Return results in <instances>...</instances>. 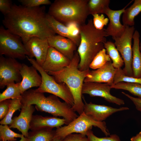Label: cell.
<instances>
[{
    "label": "cell",
    "instance_id": "4316f807",
    "mask_svg": "<svg viewBox=\"0 0 141 141\" xmlns=\"http://www.w3.org/2000/svg\"><path fill=\"white\" fill-rule=\"evenodd\" d=\"M20 82L13 83L8 85L6 89L0 94V102L8 99H21Z\"/></svg>",
    "mask_w": 141,
    "mask_h": 141
},
{
    "label": "cell",
    "instance_id": "3957f363",
    "mask_svg": "<svg viewBox=\"0 0 141 141\" xmlns=\"http://www.w3.org/2000/svg\"><path fill=\"white\" fill-rule=\"evenodd\" d=\"M80 61L79 55L77 52H75L68 66L58 72L47 73L52 75L57 83H64L67 86L74 99V104L72 108L79 115L84 110L82 92L84 81L90 71L89 69L79 70L78 66Z\"/></svg>",
    "mask_w": 141,
    "mask_h": 141
},
{
    "label": "cell",
    "instance_id": "4fadbf2b",
    "mask_svg": "<svg viewBox=\"0 0 141 141\" xmlns=\"http://www.w3.org/2000/svg\"><path fill=\"white\" fill-rule=\"evenodd\" d=\"M129 109V108L126 107L116 108L104 105L97 104L91 102L88 103L85 101L83 112L95 120L102 122L116 112Z\"/></svg>",
    "mask_w": 141,
    "mask_h": 141
},
{
    "label": "cell",
    "instance_id": "52a82bcc",
    "mask_svg": "<svg viewBox=\"0 0 141 141\" xmlns=\"http://www.w3.org/2000/svg\"><path fill=\"white\" fill-rule=\"evenodd\" d=\"M26 57L41 74L42 83L38 87L35 89L38 92L51 93L62 99L72 107L74 100L72 94L68 87L64 83H58L54 77L44 71L36 60L33 58Z\"/></svg>",
    "mask_w": 141,
    "mask_h": 141
},
{
    "label": "cell",
    "instance_id": "ab89813d",
    "mask_svg": "<svg viewBox=\"0 0 141 141\" xmlns=\"http://www.w3.org/2000/svg\"><path fill=\"white\" fill-rule=\"evenodd\" d=\"M130 140L131 141H141V131L135 136L132 137Z\"/></svg>",
    "mask_w": 141,
    "mask_h": 141
},
{
    "label": "cell",
    "instance_id": "9a60e30c",
    "mask_svg": "<svg viewBox=\"0 0 141 141\" xmlns=\"http://www.w3.org/2000/svg\"><path fill=\"white\" fill-rule=\"evenodd\" d=\"M24 45L30 55V58L35 57L37 62L41 66L45 60L49 47L47 39L33 37Z\"/></svg>",
    "mask_w": 141,
    "mask_h": 141
},
{
    "label": "cell",
    "instance_id": "44dd1931",
    "mask_svg": "<svg viewBox=\"0 0 141 141\" xmlns=\"http://www.w3.org/2000/svg\"><path fill=\"white\" fill-rule=\"evenodd\" d=\"M140 34L135 30L133 36L132 68L133 77L141 78V53L139 49Z\"/></svg>",
    "mask_w": 141,
    "mask_h": 141
},
{
    "label": "cell",
    "instance_id": "5b68a950",
    "mask_svg": "<svg viewBox=\"0 0 141 141\" xmlns=\"http://www.w3.org/2000/svg\"><path fill=\"white\" fill-rule=\"evenodd\" d=\"M89 0H56L51 3L47 13L67 26L72 23L79 26L85 23L88 16Z\"/></svg>",
    "mask_w": 141,
    "mask_h": 141
},
{
    "label": "cell",
    "instance_id": "e575fe53",
    "mask_svg": "<svg viewBox=\"0 0 141 141\" xmlns=\"http://www.w3.org/2000/svg\"><path fill=\"white\" fill-rule=\"evenodd\" d=\"M18 1L22 5L30 7H36L42 5H51V4L49 0H19Z\"/></svg>",
    "mask_w": 141,
    "mask_h": 141
},
{
    "label": "cell",
    "instance_id": "ac0fdd59",
    "mask_svg": "<svg viewBox=\"0 0 141 141\" xmlns=\"http://www.w3.org/2000/svg\"><path fill=\"white\" fill-rule=\"evenodd\" d=\"M37 70L33 66H29L25 64H22L20 70L22 80L20 85L21 94L32 87H39L41 85L42 77Z\"/></svg>",
    "mask_w": 141,
    "mask_h": 141
},
{
    "label": "cell",
    "instance_id": "83f0119b",
    "mask_svg": "<svg viewBox=\"0 0 141 141\" xmlns=\"http://www.w3.org/2000/svg\"><path fill=\"white\" fill-rule=\"evenodd\" d=\"M111 87L127 91L133 95L141 98V85L139 84L121 82L113 84Z\"/></svg>",
    "mask_w": 141,
    "mask_h": 141
},
{
    "label": "cell",
    "instance_id": "e0dca14e",
    "mask_svg": "<svg viewBox=\"0 0 141 141\" xmlns=\"http://www.w3.org/2000/svg\"><path fill=\"white\" fill-rule=\"evenodd\" d=\"M133 1H130L125 7L120 10H113L109 8L106 10L105 14L107 15L109 21L108 26L105 29L106 32L108 36H111L113 39L120 36L123 33L126 26L121 23L120 16L126 7Z\"/></svg>",
    "mask_w": 141,
    "mask_h": 141
},
{
    "label": "cell",
    "instance_id": "6da1fadb",
    "mask_svg": "<svg viewBox=\"0 0 141 141\" xmlns=\"http://www.w3.org/2000/svg\"><path fill=\"white\" fill-rule=\"evenodd\" d=\"M45 6L30 7L13 4L10 12L4 16V26L26 44L33 37L47 38L56 35L46 19Z\"/></svg>",
    "mask_w": 141,
    "mask_h": 141
},
{
    "label": "cell",
    "instance_id": "5bb4252c",
    "mask_svg": "<svg viewBox=\"0 0 141 141\" xmlns=\"http://www.w3.org/2000/svg\"><path fill=\"white\" fill-rule=\"evenodd\" d=\"M116 70L113 65L111 60L98 69L90 70L85 79L84 83H107L111 86L114 84Z\"/></svg>",
    "mask_w": 141,
    "mask_h": 141
},
{
    "label": "cell",
    "instance_id": "74e56055",
    "mask_svg": "<svg viewBox=\"0 0 141 141\" xmlns=\"http://www.w3.org/2000/svg\"><path fill=\"white\" fill-rule=\"evenodd\" d=\"M61 141H88V139L85 135L73 133L67 136Z\"/></svg>",
    "mask_w": 141,
    "mask_h": 141
},
{
    "label": "cell",
    "instance_id": "f35d334b",
    "mask_svg": "<svg viewBox=\"0 0 141 141\" xmlns=\"http://www.w3.org/2000/svg\"><path fill=\"white\" fill-rule=\"evenodd\" d=\"M122 93L130 99L134 104L136 109L141 112V98L133 97L123 92Z\"/></svg>",
    "mask_w": 141,
    "mask_h": 141
},
{
    "label": "cell",
    "instance_id": "d6986e66",
    "mask_svg": "<svg viewBox=\"0 0 141 141\" xmlns=\"http://www.w3.org/2000/svg\"><path fill=\"white\" fill-rule=\"evenodd\" d=\"M49 46L53 48L70 60L73 58L77 46L71 40L55 35L48 39Z\"/></svg>",
    "mask_w": 141,
    "mask_h": 141
},
{
    "label": "cell",
    "instance_id": "8992f818",
    "mask_svg": "<svg viewBox=\"0 0 141 141\" xmlns=\"http://www.w3.org/2000/svg\"><path fill=\"white\" fill-rule=\"evenodd\" d=\"M93 126L99 128L106 136L110 135L105 121H96L83 111L68 124L56 128L55 137L59 138L62 140L67 136L74 133L86 136Z\"/></svg>",
    "mask_w": 141,
    "mask_h": 141
},
{
    "label": "cell",
    "instance_id": "484cf974",
    "mask_svg": "<svg viewBox=\"0 0 141 141\" xmlns=\"http://www.w3.org/2000/svg\"><path fill=\"white\" fill-rule=\"evenodd\" d=\"M109 0H89L87 7L89 15L105 14L109 8Z\"/></svg>",
    "mask_w": 141,
    "mask_h": 141
},
{
    "label": "cell",
    "instance_id": "9c48e42d",
    "mask_svg": "<svg viewBox=\"0 0 141 141\" xmlns=\"http://www.w3.org/2000/svg\"><path fill=\"white\" fill-rule=\"evenodd\" d=\"M135 31L134 26H126L122 34L119 37L113 39L115 40V45L120 53L124 62L123 71L126 75L130 77H133L132 68V40Z\"/></svg>",
    "mask_w": 141,
    "mask_h": 141
},
{
    "label": "cell",
    "instance_id": "f546056e",
    "mask_svg": "<svg viewBox=\"0 0 141 141\" xmlns=\"http://www.w3.org/2000/svg\"><path fill=\"white\" fill-rule=\"evenodd\" d=\"M111 60L107 54L105 49L104 48L95 56L90 65L89 68L94 70L97 69L102 67Z\"/></svg>",
    "mask_w": 141,
    "mask_h": 141
},
{
    "label": "cell",
    "instance_id": "4dcf8cb0",
    "mask_svg": "<svg viewBox=\"0 0 141 141\" xmlns=\"http://www.w3.org/2000/svg\"><path fill=\"white\" fill-rule=\"evenodd\" d=\"M22 134L16 133L11 130L8 125H0V139L5 141H15L16 138H21Z\"/></svg>",
    "mask_w": 141,
    "mask_h": 141
},
{
    "label": "cell",
    "instance_id": "ba28073f",
    "mask_svg": "<svg viewBox=\"0 0 141 141\" xmlns=\"http://www.w3.org/2000/svg\"><path fill=\"white\" fill-rule=\"evenodd\" d=\"M0 55L21 60L26 56L30 57L21 38L2 26L0 27Z\"/></svg>",
    "mask_w": 141,
    "mask_h": 141
},
{
    "label": "cell",
    "instance_id": "603a6c76",
    "mask_svg": "<svg viewBox=\"0 0 141 141\" xmlns=\"http://www.w3.org/2000/svg\"><path fill=\"white\" fill-rule=\"evenodd\" d=\"M141 12V0H135L133 3L126 8L123 13L122 20L123 24L130 26H134L135 17Z\"/></svg>",
    "mask_w": 141,
    "mask_h": 141
},
{
    "label": "cell",
    "instance_id": "f1b7e54d",
    "mask_svg": "<svg viewBox=\"0 0 141 141\" xmlns=\"http://www.w3.org/2000/svg\"><path fill=\"white\" fill-rule=\"evenodd\" d=\"M21 99H11L8 113L5 117L1 120L0 124L1 125H10L13 122L12 118L14 113L18 110L21 109L22 104Z\"/></svg>",
    "mask_w": 141,
    "mask_h": 141
},
{
    "label": "cell",
    "instance_id": "1f68e13d",
    "mask_svg": "<svg viewBox=\"0 0 141 141\" xmlns=\"http://www.w3.org/2000/svg\"><path fill=\"white\" fill-rule=\"evenodd\" d=\"M116 69L113 84L124 82L136 83L141 85V78H136L133 77L127 76L125 74L123 69L121 68Z\"/></svg>",
    "mask_w": 141,
    "mask_h": 141
},
{
    "label": "cell",
    "instance_id": "d4e9b609",
    "mask_svg": "<svg viewBox=\"0 0 141 141\" xmlns=\"http://www.w3.org/2000/svg\"><path fill=\"white\" fill-rule=\"evenodd\" d=\"M55 130L51 128L31 131L28 133V141H52L55 137Z\"/></svg>",
    "mask_w": 141,
    "mask_h": 141
},
{
    "label": "cell",
    "instance_id": "60d3db41",
    "mask_svg": "<svg viewBox=\"0 0 141 141\" xmlns=\"http://www.w3.org/2000/svg\"><path fill=\"white\" fill-rule=\"evenodd\" d=\"M19 141H28V138L23 136L21 138L20 140Z\"/></svg>",
    "mask_w": 141,
    "mask_h": 141
},
{
    "label": "cell",
    "instance_id": "836d02e7",
    "mask_svg": "<svg viewBox=\"0 0 141 141\" xmlns=\"http://www.w3.org/2000/svg\"><path fill=\"white\" fill-rule=\"evenodd\" d=\"M93 16V22L95 28L97 30H101L108 24L109 19L105 17L103 14H95Z\"/></svg>",
    "mask_w": 141,
    "mask_h": 141
},
{
    "label": "cell",
    "instance_id": "277c9868",
    "mask_svg": "<svg viewBox=\"0 0 141 141\" xmlns=\"http://www.w3.org/2000/svg\"><path fill=\"white\" fill-rule=\"evenodd\" d=\"M22 105H35L37 110L50 114L55 117H62L66 121L67 125L78 116L72 106L65 102H61L58 97L53 95L47 97L43 93L30 89L22 95Z\"/></svg>",
    "mask_w": 141,
    "mask_h": 141
},
{
    "label": "cell",
    "instance_id": "8d00e7d4",
    "mask_svg": "<svg viewBox=\"0 0 141 141\" xmlns=\"http://www.w3.org/2000/svg\"><path fill=\"white\" fill-rule=\"evenodd\" d=\"M11 99H8L0 102V119L2 120L6 115Z\"/></svg>",
    "mask_w": 141,
    "mask_h": 141
},
{
    "label": "cell",
    "instance_id": "cb8c5ba5",
    "mask_svg": "<svg viewBox=\"0 0 141 141\" xmlns=\"http://www.w3.org/2000/svg\"><path fill=\"white\" fill-rule=\"evenodd\" d=\"M107 54L112 61V64L116 69L121 68L124 64V62L114 43L107 41L104 44Z\"/></svg>",
    "mask_w": 141,
    "mask_h": 141
},
{
    "label": "cell",
    "instance_id": "8fae6325",
    "mask_svg": "<svg viewBox=\"0 0 141 141\" xmlns=\"http://www.w3.org/2000/svg\"><path fill=\"white\" fill-rule=\"evenodd\" d=\"M111 86L107 83L97 82L84 83L82 94H87L91 97H99L107 101L119 105H124V101L111 95Z\"/></svg>",
    "mask_w": 141,
    "mask_h": 141
},
{
    "label": "cell",
    "instance_id": "7c38bea8",
    "mask_svg": "<svg viewBox=\"0 0 141 141\" xmlns=\"http://www.w3.org/2000/svg\"><path fill=\"white\" fill-rule=\"evenodd\" d=\"M71 61L54 48L49 46L41 67L47 73L58 72L68 66Z\"/></svg>",
    "mask_w": 141,
    "mask_h": 141
},
{
    "label": "cell",
    "instance_id": "7bdbcfd3",
    "mask_svg": "<svg viewBox=\"0 0 141 141\" xmlns=\"http://www.w3.org/2000/svg\"><path fill=\"white\" fill-rule=\"evenodd\" d=\"M139 49L140 52L141 53V38H140L139 42Z\"/></svg>",
    "mask_w": 141,
    "mask_h": 141
},
{
    "label": "cell",
    "instance_id": "ffe728a7",
    "mask_svg": "<svg viewBox=\"0 0 141 141\" xmlns=\"http://www.w3.org/2000/svg\"><path fill=\"white\" fill-rule=\"evenodd\" d=\"M64 124L67 125V123L63 118L33 115L30 124V129L33 131L45 128L52 129L61 127Z\"/></svg>",
    "mask_w": 141,
    "mask_h": 141
},
{
    "label": "cell",
    "instance_id": "2e32d148",
    "mask_svg": "<svg viewBox=\"0 0 141 141\" xmlns=\"http://www.w3.org/2000/svg\"><path fill=\"white\" fill-rule=\"evenodd\" d=\"M21 109L20 114L13 119V122L9 127L16 128L24 136L27 138L30 122L35 108L32 105H22Z\"/></svg>",
    "mask_w": 141,
    "mask_h": 141
},
{
    "label": "cell",
    "instance_id": "d6a6232c",
    "mask_svg": "<svg viewBox=\"0 0 141 141\" xmlns=\"http://www.w3.org/2000/svg\"><path fill=\"white\" fill-rule=\"evenodd\" d=\"M86 136L88 141H121L119 137L116 134L110 135L109 136L100 138L97 137L93 134L91 130L89 131Z\"/></svg>",
    "mask_w": 141,
    "mask_h": 141
},
{
    "label": "cell",
    "instance_id": "d590c367",
    "mask_svg": "<svg viewBox=\"0 0 141 141\" xmlns=\"http://www.w3.org/2000/svg\"><path fill=\"white\" fill-rule=\"evenodd\" d=\"M13 4L10 0H0V11L4 16L10 11Z\"/></svg>",
    "mask_w": 141,
    "mask_h": 141
},
{
    "label": "cell",
    "instance_id": "30bf717a",
    "mask_svg": "<svg viewBox=\"0 0 141 141\" xmlns=\"http://www.w3.org/2000/svg\"><path fill=\"white\" fill-rule=\"evenodd\" d=\"M22 64L15 59L0 57V88L16 82H21L22 78L20 70Z\"/></svg>",
    "mask_w": 141,
    "mask_h": 141
},
{
    "label": "cell",
    "instance_id": "7402d4cb",
    "mask_svg": "<svg viewBox=\"0 0 141 141\" xmlns=\"http://www.w3.org/2000/svg\"><path fill=\"white\" fill-rule=\"evenodd\" d=\"M47 21L56 33L68 38L74 42L77 46L80 42V36H75L70 33L68 27L56 20L48 13L46 15Z\"/></svg>",
    "mask_w": 141,
    "mask_h": 141
},
{
    "label": "cell",
    "instance_id": "ee69618b",
    "mask_svg": "<svg viewBox=\"0 0 141 141\" xmlns=\"http://www.w3.org/2000/svg\"><path fill=\"white\" fill-rule=\"evenodd\" d=\"M2 141H4V140H2Z\"/></svg>",
    "mask_w": 141,
    "mask_h": 141
},
{
    "label": "cell",
    "instance_id": "7a4b0ae2",
    "mask_svg": "<svg viewBox=\"0 0 141 141\" xmlns=\"http://www.w3.org/2000/svg\"><path fill=\"white\" fill-rule=\"evenodd\" d=\"M80 42L77 49L80 57L78 68L81 71L89 69V66L96 54L104 48L108 37L105 29L101 30L94 27L92 19L79 26Z\"/></svg>",
    "mask_w": 141,
    "mask_h": 141
},
{
    "label": "cell",
    "instance_id": "b9f144b4",
    "mask_svg": "<svg viewBox=\"0 0 141 141\" xmlns=\"http://www.w3.org/2000/svg\"><path fill=\"white\" fill-rule=\"evenodd\" d=\"M61 140H62L58 138L55 137L52 141H61Z\"/></svg>",
    "mask_w": 141,
    "mask_h": 141
}]
</instances>
